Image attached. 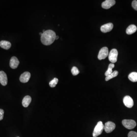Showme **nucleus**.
Here are the masks:
<instances>
[{"label": "nucleus", "instance_id": "obj_1", "mask_svg": "<svg viewBox=\"0 0 137 137\" xmlns=\"http://www.w3.org/2000/svg\"><path fill=\"white\" fill-rule=\"evenodd\" d=\"M55 32L52 30H48L41 36V41L43 45H49L53 43L56 39Z\"/></svg>", "mask_w": 137, "mask_h": 137}, {"label": "nucleus", "instance_id": "obj_2", "mask_svg": "<svg viewBox=\"0 0 137 137\" xmlns=\"http://www.w3.org/2000/svg\"><path fill=\"white\" fill-rule=\"evenodd\" d=\"M104 128V125L102 122L101 121L98 122L94 129L93 133V137H97L101 135Z\"/></svg>", "mask_w": 137, "mask_h": 137}, {"label": "nucleus", "instance_id": "obj_3", "mask_svg": "<svg viewBox=\"0 0 137 137\" xmlns=\"http://www.w3.org/2000/svg\"><path fill=\"white\" fill-rule=\"evenodd\" d=\"M122 123L125 128L129 129L134 128L136 125L135 121L133 120H124Z\"/></svg>", "mask_w": 137, "mask_h": 137}, {"label": "nucleus", "instance_id": "obj_4", "mask_svg": "<svg viewBox=\"0 0 137 137\" xmlns=\"http://www.w3.org/2000/svg\"><path fill=\"white\" fill-rule=\"evenodd\" d=\"M118 52L117 49H113L109 53V61L112 63H116L117 60Z\"/></svg>", "mask_w": 137, "mask_h": 137}, {"label": "nucleus", "instance_id": "obj_5", "mask_svg": "<svg viewBox=\"0 0 137 137\" xmlns=\"http://www.w3.org/2000/svg\"><path fill=\"white\" fill-rule=\"evenodd\" d=\"M109 55L108 48L107 47H102L100 50L98 55V58L99 60L104 59Z\"/></svg>", "mask_w": 137, "mask_h": 137}, {"label": "nucleus", "instance_id": "obj_6", "mask_svg": "<svg viewBox=\"0 0 137 137\" xmlns=\"http://www.w3.org/2000/svg\"><path fill=\"white\" fill-rule=\"evenodd\" d=\"M115 124L112 122H108L104 126V130L107 133H110L114 130L115 128Z\"/></svg>", "mask_w": 137, "mask_h": 137}, {"label": "nucleus", "instance_id": "obj_7", "mask_svg": "<svg viewBox=\"0 0 137 137\" xmlns=\"http://www.w3.org/2000/svg\"><path fill=\"white\" fill-rule=\"evenodd\" d=\"M124 105L127 108H131L134 105V102L133 99L129 96H125L123 99Z\"/></svg>", "mask_w": 137, "mask_h": 137}, {"label": "nucleus", "instance_id": "obj_8", "mask_svg": "<svg viewBox=\"0 0 137 137\" xmlns=\"http://www.w3.org/2000/svg\"><path fill=\"white\" fill-rule=\"evenodd\" d=\"M115 3L114 0H106L102 3V7L103 9H108L115 4Z\"/></svg>", "mask_w": 137, "mask_h": 137}, {"label": "nucleus", "instance_id": "obj_9", "mask_svg": "<svg viewBox=\"0 0 137 137\" xmlns=\"http://www.w3.org/2000/svg\"><path fill=\"white\" fill-rule=\"evenodd\" d=\"M113 27V25L112 23H108L101 26V30L102 32L106 33L110 31L112 29Z\"/></svg>", "mask_w": 137, "mask_h": 137}, {"label": "nucleus", "instance_id": "obj_10", "mask_svg": "<svg viewBox=\"0 0 137 137\" xmlns=\"http://www.w3.org/2000/svg\"><path fill=\"white\" fill-rule=\"evenodd\" d=\"M30 77V73L28 72H25L21 75L20 80L22 83H27L29 81Z\"/></svg>", "mask_w": 137, "mask_h": 137}, {"label": "nucleus", "instance_id": "obj_11", "mask_svg": "<svg viewBox=\"0 0 137 137\" xmlns=\"http://www.w3.org/2000/svg\"><path fill=\"white\" fill-rule=\"evenodd\" d=\"M0 83L3 86H6L8 83L7 74L3 71H0Z\"/></svg>", "mask_w": 137, "mask_h": 137}, {"label": "nucleus", "instance_id": "obj_12", "mask_svg": "<svg viewBox=\"0 0 137 137\" xmlns=\"http://www.w3.org/2000/svg\"><path fill=\"white\" fill-rule=\"evenodd\" d=\"M20 62L16 57H12L10 59V66L13 69L17 68Z\"/></svg>", "mask_w": 137, "mask_h": 137}, {"label": "nucleus", "instance_id": "obj_13", "mask_svg": "<svg viewBox=\"0 0 137 137\" xmlns=\"http://www.w3.org/2000/svg\"><path fill=\"white\" fill-rule=\"evenodd\" d=\"M31 97L30 96H26L24 97L22 101V105L25 108H27L31 102Z\"/></svg>", "mask_w": 137, "mask_h": 137}, {"label": "nucleus", "instance_id": "obj_14", "mask_svg": "<svg viewBox=\"0 0 137 137\" xmlns=\"http://www.w3.org/2000/svg\"><path fill=\"white\" fill-rule=\"evenodd\" d=\"M137 28L135 25H131L127 27L126 30V33L128 35H131L136 31Z\"/></svg>", "mask_w": 137, "mask_h": 137}, {"label": "nucleus", "instance_id": "obj_15", "mask_svg": "<svg viewBox=\"0 0 137 137\" xmlns=\"http://www.w3.org/2000/svg\"><path fill=\"white\" fill-rule=\"evenodd\" d=\"M0 46L3 49L8 50L11 47V43L7 41H2L0 42Z\"/></svg>", "mask_w": 137, "mask_h": 137}, {"label": "nucleus", "instance_id": "obj_16", "mask_svg": "<svg viewBox=\"0 0 137 137\" xmlns=\"http://www.w3.org/2000/svg\"><path fill=\"white\" fill-rule=\"evenodd\" d=\"M129 79L132 82H137V72H133L129 74L128 75Z\"/></svg>", "mask_w": 137, "mask_h": 137}, {"label": "nucleus", "instance_id": "obj_17", "mask_svg": "<svg viewBox=\"0 0 137 137\" xmlns=\"http://www.w3.org/2000/svg\"><path fill=\"white\" fill-rule=\"evenodd\" d=\"M118 74H119V72H118L117 71L115 70V71H113L112 72V73H111L110 74L106 77V79H105L106 81H109L112 78L116 77L117 76Z\"/></svg>", "mask_w": 137, "mask_h": 137}, {"label": "nucleus", "instance_id": "obj_18", "mask_svg": "<svg viewBox=\"0 0 137 137\" xmlns=\"http://www.w3.org/2000/svg\"><path fill=\"white\" fill-rule=\"evenodd\" d=\"M114 67H115V65H114V64L110 63L109 64L108 70L106 71L105 73V76H106V77L108 76V75H109L111 73H112L113 71L112 69V68H114Z\"/></svg>", "mask_w": 137, "mask_h": 137}, {"label": "nucleus", "instance_id": "obj_19", "mask_svg": "<svg viewBox=\"0 0 137 137\" xmlns=\"http://www.w3.org/2000/svg\"><path fill=\"white\" fill-rule=\"evenodd\" d=\"M58 79L57 78H54L53 80L50 82L49 83V85L52 88L55 87L56 85L58 83Z\"/></svg>", "mask_w": 137, "mask_h": 137}, {"label": "nucleus", "instance_id": "obj_20", "mask_svg": "<svg viewBox=\"0 0 137 137\" xmlns=\"http://www.w3.org/2000/svg\"><path fill=\"white\" fill-rule=\"evenodd\" d=\"M71 72H72V74H73V75H77L80 72L78 68L75 66H74L72 68Z\"/></svg>", "mask_w": 137, "mask_h": 137}, {"label": "nucleus", "instance_id": "obj_21", "mask_svg": "<svg viewBox=\"0 0 137 137\" xmlns=\"http://www.w3.org/2000/svg\"><path fill=\"white\" fill-rule=\"evenodd\" d=\"M128 137H137V133L134 131H131L129 133Z\"/></svg>", "mask_w": 137, "mask_h": 137}, {"label": "nucleus", "instance_id": "obj_22", "mask_svg": "<svg viewBox=\"0 0 137 137\" xmlns=\"http://www.w3.org/2000/svg\"><path fill=\"white\" fill-rule=\"evenodd\" d=\"M132 6L133 8L137 11V0H133L132 3Z\"/></svg>", "mask_w": 137, "mask_h": 137}, {"label": "nucleus", "instance_id": "obj_23", "mask_svg": "<svg viewBox=\"0 0 137 137\" xmlns=\"http://www.w3.org/2000/svg\"><path fill=\"white\" fill-rule=\"evenodd\" d=\"M4 112L3 109H0V120H2L3 119Z\"/></svg>", "mask_w": 137, "mask_h": 137}, {"label": "nucleus", "instance_id": "obj_24", "mask_svg": "<svg viewBox=\"0 0 137 137\" xmlns=\"http://www.w3.org/2000/svg\"><path fill=\"white\" fill-rule=\"evenodd\" d=\"M59 38V37L58 36H56V39H55V40H57V39H58Z\"/></svg>", "mask_w": 137, "mask_h": 137}, {"label": "nucleus", "instance_id": "obj_25", "mask_svg": "<svg viewBox=\"0 0 137 137\" xmlns=\"http://www.w3.org/2000/svg\"><path fill=\"white\" fill-rule=\"evenodd\" d=\"M42 34H43V33H41H41H39V34H40V35H41H41H42Z\"/></svg>", "mask_w": 137, "mask_h": 137}, {"label": "nucleus", "instance_id": "obj_26", "mask_svg": "<svg viewBox=\"0 0 137 137\" xmlns=\"http://www.w3.org/2000/svg\"></svg>", "mask_w": 137, "mask_h": 137}]
</instances>
